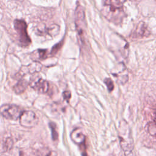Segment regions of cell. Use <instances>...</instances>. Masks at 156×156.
Listing matches in <instances>:
<instances>
[{
	"label": "cell",
	"instance_id": "1",
	"mask_svg": "<svg viewBox=\"0 0 156 156\" xmlns=\"http://www.w3.org/2000/svg\"><path fill=\"white\" fill-rule=\"evenodd\" d=\"M118 136L120 145L125 154L129 155L133 148V142L131 131L128 124L125 121H122L119 125Z\"/></svg>",
	"mask_w": 156,
	"mask_h": 156
},
{
	"label": "cell",
	"instance_id": "2",
	"mask_svg": "<svg viewBox=\"0 0 156 156\" xmlns=\"http://www.w3.org/2000/svg\"><path fill=\"white\" fill-rule=\"evenodd\" d=\"M102 13L107 20L115 24H121L126 17L122 7H116L106 4L102 9Z\"/></svg>",
	"mask_w": 156,
	"mask_h": 156
},
{
	"label": "cell",
	"instance_id": "3",
	"mask_svg": "<svg viewBox=\"0 0 156 156\" xmlns=\"http://www.w3.org/2000/svg\"><path fill=\"white\" fill-rule=\"evenodd\" d=\"M14 28L16 30L20 44L23 47L28 46L31 43L30 38L27 31V24L23 20L16 19L13 22Z\"/></svg>",
	"mask_w": 156,
	"mask_h": 156
},
{
	"label": "cell",
	"instance_id": "4",
	"mask_svg": "<svg viewBox=\"0 0 156 156\" xmlns=\"http://www.w3.org/2000/svg\"><path fill=\"white\" fill-rule=\"evenodd\" d=\"M75 23L79 39L83 42L85 41L86 24L83 8L80 5H77L75 10Z\"/></svg>",
	"mask_w": 156,
	"mask_h": 156
},
{
	"label": "cell",
	"instance_id": "5",
	"mask_svg": "<svg viewBox=\"0 0 156 156\" xmlns=\"http://www.w3.org/2000/svg\"><path fill=\"white\" fill-rule=\"evenodd\" d=\"M23 112L22 109L13 104H4L0 107V115L9 120H17Z\"/></svg>",
	"mask_w": 156,
	"mask_h": 156
},
{
	"label": "cell",
	"instance_id": "6",
	"mask_svg": "<svg viewBox=\"0 0 156 156\" xmlns=\"http://www.w3.org/2000/svg\"><path fill=\"white\" fill-rule=\"evenodd\" d=\"M20 124L26 128L35 127L38 122V118L36 114L31 110L23 111L20 118Z\"/></svg>",
	"mask_w": 156,
	"mask_h": 156
},
{
	"label": "cell",
	"instance_id": "7",
	"mask_svg": "<svg viewBox=\"0 0 156 156\" xmlns=\"http://www.w3.org/2000/svg\"><path fill=\"white\" fill-rule=\"evenodd\" d=\"M150 35V32L147 28V25L143 21L140 22L134 31L131 34L130 37L132 38H142L143 37H147Z\"/></svg>",
	"mask_w": 156,
	"mask_h": 156
},
{
	"label": "cell",
	"instance_id": "8",
	"mask_svg": "<svg viewBox=\"0 0 156 156\" xmlns=\"http://www.w3.org/2000/svg\"><path fill=\"white\" fill-rule=\"evenodd\" d=\"M30 87L39 93H46L49 90V83L47 80L41 78L33 80L30 83Z\"/></svg>",
	"mask_w": 156,
	"mask_h": 156
},
{
	"label": "cell",
	"instance_id": "9",
	"mask_svg": "<svg viewBox=\"0 0 156 156\" xmlns=\"http://www.w3.org/2000/svg\"><path fill=\"white\" fill-rule=\"evenodd\" d=\"M42 68V65L39 62H34L30 65L25 66H23L21 68L20 73L21 74H26L27 73L34 74L38 73L41 71Z\"/></svg>",
	"mask_w": 156,
	"mask_h": 156
},
{
	"label": "cell",
	"instance_id": "10",
	"mask_svg": "<svg viewBox=\"0 0 156 156\" xmlns=\"http://www.w3.org/2000/svg\"><path fill=\"white\" fill-rule=\"evenodd\" d=\"M70 137L72 141L77 144H82L84 143L85 140V135L80 128L74 129L71 133Z\"/></svg>",
	"mask_w": 156,
	"mask_h": 156
},
{
	"label": "cell",
	"instance_id": "11",
	"mask_svg": "<svg viewBox=\"0 0 156 156\" xmlns=\"http://www.w3.org/2000/svg\"><path fill=\"white\" fill-rule=\"evenodd\" d=\"M13 146V141L10 137H3L0 139V153L4 154L10 151Z\"/></svg>",
	"mask_w": 156,
	"mask_h": 156
},
{
	"label": "cell",
	"instance_id": "12",
	"mask_svg": "<svg viewBox=\"0 0 156 156\" xmlns=\"http://www.w3.org/2000/svg\"><path fill=\"white\" fill-rule=\"evenodd\" d=\"M47 52L48 51L46 49H37L30 54V58L34 62H38L39 60H43L46 57Z\"/></svg>",
	"mask_w": 156,
	"mask_h": 156
},
{
	"label": "cell",
	"instance_id": "13",
	"mask_svg": "<svg viewBox=\"0 0 156 156\" xmlns=\"http://www.w3.org/2000/svg\"><path fill=\"white\" fill-rule=\"evenodd\" d=\"M29 82L25 79H20L13 88L14 92L17 94L23 93L27 88Z\"/></svg>",
	"mask_w": 156,
	"mask_h": 156
},
{
	"label": "cell",
	"instance_id": "14",
	"mask_svg": "<svg viewBox=\"0 0 156 156\" xmlns=\"http://www.w3.org/2000/svg\"><path fill=\"white\" fill-rule=\"evenodd\" d=\"M37 156H57V153L48 147H42L38 149L36 152Z\"/></svg>",
	"mask_w": 156,
	"mask_h": 156
},
{
	"label": "cell",
	"instance_id": "15",
	"mask_svg": "<svg viewBox=\"0 0 156 156\" xmlns=\"http://www.w3.org/2000/svg\"><path fill=\"white\" fill-rule=\"evenodd\" d=\"M60 31V27L57 24H52L49 27H47L46 34L51 37L57 35Z\"/></svg>",
	"mask_w": 156,
	"mask_h": 156
},
{
	"label": "cell",
	"instance_id": "16",
	"mask_svg": "<svg viewBox=\"0 0 156 156\" xmlns=\"http://www.w3.org/2000/svg\"><path fill=\"white\" fill-rule=\"evenodd\" d=\"M147 132L149 134L153 136H155L156 134V128H155V121L152 122H150L147 125Z\"/></svg>",
	"mask_w": 156,
	"mask_h": 156
},
{
	"label": "cell",
	"instance_id": "17",
	"mask_svg": "<svg viewBox=\"0 0 156 156\" xmlns=\"http://www.w3.org/2000/svg\"><path fill=\"white\" fill-rule=\"evenodd\" d=\"M104 83L107 85L108 90L110 92L112 91L113 90L114 85H113V81L111 79H110V78H105L104 79Z\"/></svg>",
	"mask_w": 156,
	"mask_h": 156
},
{
	"label": "cell",
	"instance_id": "18",
	"mask_svg": "<svg viewBox=\"0 0 156 156\" xmlns=\"http://www.w3.org/2000/svg\"><path fill=\"white\" fill-rule=\"evenodd\" d=\"M49 126L51 129V131H52V137L53 140H56L58 138V134L57 132L55 129V124L54 123H50Z\"/></svg>",
	"mask_w": 156,
	"mask_h": 156
},
{
	"label": "cell",
	"instance_id": "19",
	"mask_svg": "<svg viewBox=\"0 0 156 156\" xmlns=\"http://www.w3.org/2000/svg\"><path fill=\"white\" fill-rule=\"evenodd\" d=\"M63 98L65 100L67 101H69V100L70 99L71 97V92L68 90L67 91H65L63 92Z\"/></svg>",
	"mask_w": 156,
	"mask_h": 156
},
{
	"label": "cell",
	"instance_id": "20",
	"mask_svg": "<svg viewBox=\"0 0 156 156\" xmlns=\"http://www.w3.org/2000/svg\"><path fill=\"white\" fill-rule=\"evenodd\" d=\"M131 1H132L133 2H134V3H135V4H137V3H138V2H140V1L141 0H130Z\"/></svg>",
	"mask_w": 156,
	"mask_h": 156
},
{
	"label": "cell",
	"instance_id": "21",
	"mask_svg": "<svg viewBox=\"0 0 156 156\" xmlns=\"http://www.w3.org/2000/svg\"><path fill=\"white\" fill-rule=\"evenodd\" d=\"M1 156H7V155H5V154H2V155H1Z\"/></svg>",
	"mask_w": 156,
	"mask_h": 156
}]
</instances>
